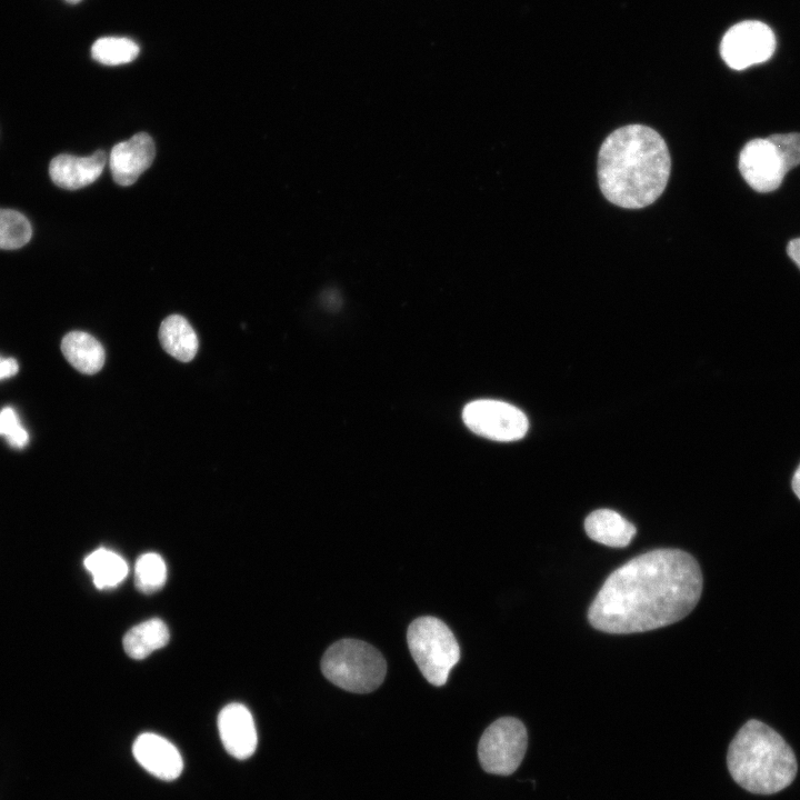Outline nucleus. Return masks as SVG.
<instances>
[{"mask_svg":"<svg viewBox=\"0 0 800 800\" xmlns=\"http://www.w3.org/2000/svg\"><path fill=\"white\" fill-rule=\"evenodd\" d=\"M697 560L679 549L640 554L604 581L589 607L596 629L614 634L649 631L672 624L697 606L702 591Z\"/></svg>","mask_w":800,"mask_h":800,"instance_id":"obj_1","label":"nucleus"},{"mask_svg":"<svg viewBox=\"0 0 800 800\" xmlns=\"http://www.w3.org/2000/svg\"><path fill=\"white\" fill-rule=\"evenodd\" d=\"M671 161L667 144L653 129L629 124L610 133L598 156L601 192L613 204L639 209L663 192Z\"/></svg>","mask_w":800,"mask_h":800,"instance_id":"obj_2","label":"nucleus"},{"mask_svg":"<svg viewBox=\"0 0 800 800\" xmlns=\"http://www.w3.org/2000/svg\"><path fill=\"white\" fill-rule=\"evenodd\" d=\"M732 779L743 789L772 794L791 784L797 759L784 739L759 720L746 722L732 739L727 756Z\"/></svg>","mask_w":800,"mask_h":800,"instance_id":"obj_3","label":"nucleus"},{"mask_svg":"<svg viewBox=\"0 0 800 800\" xmlns=\"http://www.w3.org/2000/svg\"><path fill=\"white\" fill-rule=\"evenodd\" d=\"M321 670L337 687L354 693H368L383 682L387 663L371 644L357 639H341L324 652Z\"/></svg>","mask_w":800,"mask_h":800,"instance_id":"obj_4","label":"nucleus"},{"mask_svg":"<svg viewBox=\"0 0 800 800\" xmlns=\"http://www.w3.org/2000/svg\"><path fill=\"white\" fill-rule=\"evenodd\" d=\"M407 642L427 681L443 686L460 659V647L449 627L436 617H419L408 627Z\"/></svg>","mask_w":800,"mask_h":800,"instance_id":"obj_5","label":"nucleus"},{"mask_svg":"<svg viewBox=\"0 0 800 800\" xmlns=\"http://www.w3.org/2000/svg\"><path fill=\"white\" fill-rule=\"evenodd\" d=\"M527 744L524 724L517 718L502 717L482 733L478 743L479 762L488 773L509 776L519 768Z\"/></svg>","mask_w":800,"mask_h":800,"instance_id":"obj_6","label":"nucleus"},{"mask_svg":"<svg viewBox=\"0 0 800 800\" xmlns=\"http://www.w3.org/2000/svg\"><path fill=\"white\" fill-rule=\"evenodd\" d=\"M467 427L474 433L494 441H514L524 437L528 419L514 406L497 400H477L462 412Z\"/></svg>","mask_w":800,"mask_h":800,"instance_id":"obj_7","label":"nucleus"},{"mask_svg":"<svg viewBox=\"0 0 800 800\" xmlns=\"http://www.w3.org/2000/svg\"><path fill=\"white\" fill-rule=\"evenodd\" d=\"M774 49L776 38L772 30L757 20L732 26L720 44L723 61L734 70H743L769 60Z\"/></svg>","mask_w":800,"mask_h":800,"instance_id":"obj_8","label":"nucleus"},{"mask_svg":"<svg viewBox=\"0 0 800 800\" xmlns=\"http://www.w3.org/2000/svg\"><path fill=\"white\" fill-rule=\"evenodd\" d=\"M739 170L758 192L776 190L788 172L780 152L769 138L747 142L739 156Z\"/></svg>","mask_w":800,"mask_h":800,"instance_id":"obj_9","label":"nucleus"},{"mask_svg":"<svg viewBox=\"0 0 800 800\" xmlns=\"http://www.w3.org/2000/svg\"><path fill=\"white\" fill-rule=\"evenodd\" d=\"M154 156V142L146 132H139L129 140L117 143L109 157L114 182L123 187L133 184L151 166Z\"/></svg>","mask_w":800,"mask_h":800,"instance_id":"obj_10","label":"nucleus"},{"mask_svg":"<svg viewBox=\"0 0 800 800\" xmlns=\"http://www.w3.org/2000/svg\"><path fill=\"white\" fill-rule=\"evenodd\" d=\"M218 730L229 754L240 760L253 754L258 736L252 714L243 704L226 706L218 716Z\"/></svg>","mask_w":800,"mask_h":800,"instance_id":"obj_11","label":"nucleus"},{"mask_svg":"<svg viewBox=\"0 0 800 800\" xmlns=\"http://www.w3.org/2000/svg\"><path fill=\"white\" fill-rule=\"evenodd\" d=\"M132 752L139 764L159 779L174 780L182 771L183 761L180 752L159 734L151 732L140 734L133 743Z\"/></svg>","mask_w":800,"mask_h":800,"instance_id":"obj_12","label":"nucleus"},{"mask_svg":"<svg viewBox=\"0 0 800 800\" xmlns=\"http://www.w3.org/2000/svg\"><path fill=\"white\" fill-rule=\"evenodd\" d=\"M106 153L96 151L90 157L59 154L49 164L51 180L60 188L76 190L94 182L106 166Z\"/></svg>","mask_w":800,"mask_h":800,"instance_id":"obj_13","label":"nucleus"},{"mask_svg":"<svg viewBox=\"0 0 800 800\" xmlns=\"http://www.w3.org/2000/svg\"><path fill=\"white\" fill-rule=\"evenodd\" d=\"M584 529L593 541L613 548L627 547L637 531L630 521L610 509L591 512L584 520Z\"/></svg>","mask_w":800,"mask_h":800,"instance_id":"obj_14","label":"nucleus"},{"mask_svg":"<svg viewBox=\"0 0 800 800\" xmlns=\"http://www.w3.org/2000/svg\"><path fill=\"white\" fill-rule=\"evenodd\" d=\"M61 351L78 371L93 374L101 370L106 360L102 344L83 331H71L61 341Z\"/></svg>","mask_w":800,"mask_h":800,"instance_id":"obj_15","label":"nucleus"},{"mask_svg":"<svg viewBox=\"0 0 800 800\" xmlns=\"http://www.w3.org/2000/svg\"><path fill=\"white\" fill-rule=\"evenodd\" d=\"M159 340L170 356L182 362L191 361L198 351L197 334L180 314H171L161 322Z\"/></svg>","mask_w":800,"mask_h":800,"instance_id":"obj_16","label":"nucleus"},{"mask_svg":"<svg viewBox=\"0 0 800 800\" xmlns=\"http://www.w3.org/2000/svg\"><path fill=\"white\" fill-rule=\"evenodd\" d=\"M166 623L152 618L132 627L123 637V649L132 659H144L153 651L164 647L169 641Z\"/></svg>","mask_w":800,"mask_h":800,"instance_id":"obj_17","label":"nucleus"},{"mask_svg":"<svg viewBox=\"0 0 800 800\" xmlns=\"http://www.w3.org/2000/svg\"><path fill=\"white\" fill-rule=\"evenodd\" d=\"M83 564L91 573L93 583L98 589L113 588L128 574L126 560L106 548L92 551L86 557Z\"/></svg>","mask_w":800,"mask_h":800,"instance_id":"obj_18","label":"nucleus"},{"mask_svg":"<svg viewBox=\"0 0 800 800\" xmlns=\"http://www.w3.org/2000/svg\"><path fill=\"white\" fill-rule=\"evenodd\" d=\"M138 54V44L128 38L104 37L94 41L91 47L92 58L107 66L131 62Z\"/></svg>","mask_w":800,"mask_h":800,"instance_id":"obj_19","label":"nucleus"},{"mask_svg":"<svg viewBox=\"0 0 800 800\" xmlns=\"http://www.w3.org/2000/svg\"><path fill=\"white\" fill-rule=\"evenodd\" d=\"M167 580L163 559L154 552L141 554L134 566V583L139 591L152 593L162 588Z\"/></svg>","mask_w":800,"mask_h":800,"instance_id":"obj_20","label":"nucleus"},{"mask_svg":"<svg viewBox=\"0 0 800 800\" xmlns=\"http://www.w3.org/2000/svg\"><path fill=\"white\" fill-rule=\"evenodd\" d=\"M32 236L31 224L20 212L0 208V249L23 247Z\"/></svg>","mask_w":800,"mask_h":800,"instance_id":"obj_21","label":"nucleus"},{"mask_svg":"<svg viewBox=\"0 0 800 800\" xmlns=\"http://www.w3.org/2000/svg\"><path fill=\"white\" fill-rule=\"evenodd\" d=\"M0 436L16 449L24 448L29 442V434L20 423L16 411L6 407L0 411Z\"/></svg>","mask_w":800,"mask_h":800,"instance_id":"obj_22","label":"nucleus"},{"mask_svg":"<svg viewBox=\"0 0 800 800\" xmlns=\"http://www.w3.org/2000/svg\"><path fill=\"white\" fill-rule=\"evenodd\" d=\"M769 139L780 152L788 171L800 164V133H778Z\"/></svg>","mask_w":800,"mask_h":800,"instance_id":"obj_23","label":"nucleus"},{"mask_svg":"<svg viewBox=\"0 0 800 800\" xmlns=\"http://www.w3.org/2000/svg\"><path fill=\"white\" fill-rule=\"evenodd\" d=\"M19 371V364L13 358L0 357V380L13 377Z\"/></svg>","mask_w":800,"mask_h":800,"instance_id":"obj_24","label":"nucleus"},{"mask_svg":"<svg viewBox=\"0 0 800 800\" xmlns=\"http://www.w3.org/2000/svg\"><path fill=\"white\" fill-rule=\"evenodd\" d=\"M787 252L791 260L798 266L800 269V238L793 239L789 242L787 247Z\"/></svg>","mask_w":800,"mask_h":800,"instance_id":"obj_25","label":"nucleus"},{"mask_svg":"<svg viewBox=\"0 0 800 800\" xmlns=\"http://www.w3.org/2000/svg\"><path fill=\"white\" fill-rule=\"evenodd\" d=\"M792 489H793V492L796 493V496L800 500V466L798 467V469L796 470V472L793 474Z\"/></svg>","mask_w":800,"mask_h":800,"instance_id":"obj_26","label":"nucleus"},{"mask_svg":"<svg viewBox=\"0 0 800 800\" xmlns=\"http://www.w3.org/2000/svg\"><path fill=\"white\" fill-rule=\"evenodd\" d=\"M66 1L69 2V3H78V2H80L81 0H66Z\"/></svg>","mask_w":800,"mask_h":800,"instance_id":"obj_27","label":"nucleus"}]
</instances>
